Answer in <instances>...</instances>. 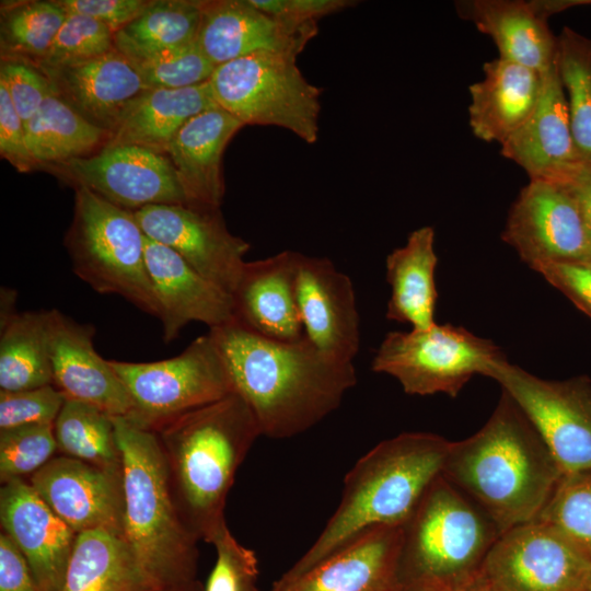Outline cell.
<instances>
[{
  "label": "cell",
  "mask_w": 591,
  "mask_h": 591,
  "mask_svg": "<svg viewBox=\"0 0 591 591\" xmlns=\"http://www.w3.org/2000/svg\"><path fill=\"white\" fill-rule=\"evenodd\" d=\"M209 333L233 392L251 408L262 436L285 439L306 431L338 408L357 383L354 363L328 358L305 335L275 340L234 320Z\"/></svg>",
  "instance_id": "obj_1"
},
{
  "label": "cell",
  "mask_w": 591,
  "mask_h": 591,
  "mask_svg": "<svg viewBox=\"0 0 591 591\" xmlns=\"http://www.w3.org/2000/svg\"><path fill=\"white\" fill-rule=\"evenodd\" d=\"M441 475L502 533L536 520L564 472L525 414L502 391L478 431L450 442Z\"/></svg>",
  "instance_id": "obj_2"
},
{
  "label": "cell",
  "mask_w": 591,
  "mask_h": 591,
  "mask_svg": "<svg viewBox=\"0 0 591 591\" xmlns=\"http://www.w3.org/2000/svg\"><path fill=\"white\" fill-rule=\"evenodd\" d=\"M178 515L198 541L212 543L227 526L224 508L239 466L262 436L235 392L183 414L155 431Z\"/></svg>",
  "instance_id": "obj_3"
},
{
  "label": "cell",
  "mask_w": 591,
  "mask_h": 591,
  "mask_svg": "<svg viewBox=\"0 0 591 591\" xmlns=\"http://www.w3.org/2000/svg\"><path fill=\"white\" fill-rule=\"evenodd\" d=\"M450 442L430 432H404L360 457L325 528L281 578L302 575L372 528L403 525L441 474Z\"/></svg>",
  "instance_id": "obj_4"
},
{
  "label": "cell",
  "mask_w": 591,
  "mask_h": 591,
  "mask_svg": "<svg viewBox=\"0 0 591 591\" xmlns=\"http://www.w3.org/2000/svg\"><path fill=\"white\" fill-rule=\"evenodd\" d=\"M123 455L125 540L148 589L196 579L198 540L183 524L157 434L113 417Z\"/></svg>",
  "instance_id": "obj_5"
},
{
  "label": "cell",
  "mask_w": 591,
  "mask_h": 591,
  "mask_svg": "<svg viewBox=\"0 0 591 591\" xmlns=\"http://www.w3.org/2000/svg\"><path fill=\"white\" fill-rule=\"evenodd\" d=\"M499 535L493 520L440 474L403 524L399 586L464 591Z\"/></svg>",
  "instance_id": "obj_6"
},
{
  "label": "cell",
  "mask_w": 591,
  "mask_h": 591,
  "mask_svg": "<svg viewBox=\"0 0 591 591\" xmlns=\"http://www.w3.org/2000/svg\"><path fill=\"white\" fill-rule=\"evenodd\" d=\"M146 235L135 212L85 187L74 188L65 245L74 274L102 294H116L152 316L159 305L147 271Z\"/></svg>",
  "instance_id": "obj_7"
},
{
  "label": "cell",
  "mask_w": 591,
  "mask_h": 591,
  "mask_svg": "<svg viewBox=\"0 0 591 591\" xmlns=\"http://www.w3.org/2000/svg\"><path fill=\"white\" fill-rule=\"evenodd\" d=\"M296 60L256 53L217 66L208 80L216 104L244 126H276L316 142L322 92Z\"/></svg>",
  "instance_id": "obj_8"
},
{
  "label": "cell",
  "mask_w": 591,
  "mask_h": 591,
  "mask_svg": "<svg viewBox=\"0 0 591 591\" xmlns=\"http://www.w3.org/2000/svg\"><path fill=\"white\" fill-rule=\"evenodd\" d=\"M503 360V352L490 339L461 326L436 323L386 334L371 367L396 379L407 394L456 397L474 375L489 378Z\"/></svg>",
  "instance_id": "obj_9"
},
{
  "label": "cell",
  "mask_w": 591,
  "mask_h": 591,
  "mask_svg": "<svg viewBox=\"0 0 591 591\" xmlns=\"http://www.w3.org/2000/svg\"><path fill=\"white\" fill-rule=\"evenodd\" d=\"M109 363L132 404L126 419L151 431L233 392L227 364L210 333L165 360Z\"/></svg>",
  "instance_id": "obj_10"
},
{
  "label": "cell",
  "mask_w": 591,
  "mask_h": 591,
  "mask_svg": "<svg viewBox=\"0 0 591 591\" xmlns=\"http://www.w3.org/2000/svg\"><path fill=\"white\" fill-rule=\"evenodd\" d=\"M521 408L564 474L591 468V380L538 378L507 359L490 373Z\"/></svg>",
  "instance_id": "obj_11"
},
{
  "label": "cell",
  "mask_w": 591,
  "mask_h": 591,
  "mask_svg": "<svg viewBox=\"0 0 591 591\" xmlns=\"http://www.w3.org/2000/svg\"><path fill=\"white\" fill-rule=\"evenodd\" d=\"M477 578L490 591H586L591 559L555 528L533 520L500 533Z\"/></svg>",
  "instance_id": "obj_12"
},
{
  "label": "cell",
  "mask_w": 591,
  "mask_h": 591,
  "mask_svg": "<svg viewBox=\"0 0 591 591\" xmlns=\"http://www.w3.org/2000/svg\"><path fill=\"white\" fill-rule=\"evenodd\" d=\"M502 240L533 270L547 264L591 263V236L568 185L530 181L509 210Z\"/></svg>",
  "instance_id": "obj_13"
},
{
  "label": "cell",
  "mask_w": 591,
  "mask_h": 591,
  "mask_svg": "<svg viewBox=\"0 0 591 591\" xmlns=\"http://www.w3.org/2000/svg\"><path fill=\"white\" fill-rule=\"evenodd\" d=\"M76 187H85L120 208L189 204L170 158L134 144L105 147L95 154L45 166Z\"/></svg>",
  "instance_id": "obj_14"
},
{
  "label": "cell",
  "mask_w": 591,
  "mask_h": 591,
  "mask_svg": "<svg viewBox=\"0 0 591 591\" xmlns=\"http://www.w3.org/2000/svg\"><path fill=\"white\" fill-rule=\"evenodd\" d=\"M135 217L147 237L173 250L206 279L232 294L250 244L229 231L219 208L150 205L135 211Z\"/></svg>",
  "instance_id": "obj_15"
},
{
  "label": "cell",
  "mask_w": 591,
  "mask_h": 591,
  "mask_svg": "<svg viewBox=\"0 0 591 591\" xmlns=\"http://www.w3.org/2000/svg\"><path fill=\"white\" fill-rule=\"evenodd\" d=\"M28 479L77 534L103 529L125 537L123 468H104L58 454Z\"/></svg>",
  "instance_id": "obj_16"
},
{
  "label": "cell",
  "mask_w": 591,
  "mask_h": 591,
  "mask_svg": "<svg viewBox=\"0 0 591 591\" xmlns=\"http://www.w3.org/2000/svg\"><path fill=\"white\" fill-rule=\"evenodd\" d=\"M317 31L316 22L274 16L250 0H211L201 1L196 42L217 67L256 53L297 57Z\"/></svg>",
  "instance_id": "obj_17"
},
{
  "label": "cell",
  "mask_w": 591,
  "mask_h": 591,
  "mask_svg": "<svg viewBox=\"0 0 591 591\" xmlns=\"http://www.w3.org/2000/svg\"><path fill=\"white\" fill-rule=\"evenodd\" d=\"M296 299L305 337L328 358L354 363L360 328L350 278L328 258L300 253Z\"/></svg>",
  "instance_id": "obj_18"
},
{
  "label": "cell",
  "mask_w": 591,
  "mask_h": 591,
  "mask_svg": "<svg viewBox=\"0 0 591 591\" xmlns=\"http://www.w3.org/2000/svg\"><path fill=\"white\" fill-rule=\"evenodd\" d=\"M501 154L519 164L530 181L567 185L589 167L573 138L556 62L544 73L536 108L525 124L501 144Z\"/></svg>",
  "instance_id": "obj_19"
},
{
  "label": "cell",
  "mask_w": 591,
  "mask_h": 591,
  "mask_svg": "<svg viewBox=\"0 0 591 591\" xmlns=\"http://www.w3.org/2000/svg\"><path fill=\"white\" fill-rule=\"evenodd\" d=\"M0 522L24 555L37 591H58L78 534L21 478L1 486Z\"/></svg>",
  "instance_id": "obj_20"
},
{
  "label": "cell",
  "mask_w": 591,
  "mask_h": 591,
  "mask_svg": "<svg viewBox=\"0 0 591 591\" xmlns=\"http://www.w3.org/2000/svg\"><path fill=\"white\" fill-rule=\"evenodd\" d=\"M94 328L58 310H49L53 385L66 399L92 405L112 417L127 418L132 404L123 382L95 350Z\"/></svg>",
  "instance_id": "obj_21"
},
{
  "label": "cell",
  "mask_w": 591,
  "mask_h": 591,
  "mask_svg": "<svg viewBox=\"0 0 591 591\" xmlns=\"http://www.w3.org/2000/svg\"><path fill=\"white\" fill-rule=\"evenodd\" d=\"M144 256L164 341L174 340L192 322L204 323L211 329L234 320L232 297L173 250L146 236Z\"/></svg>",
  "instance_id": "obj_22"
},
{
  "label": "cell",
  "mask_w": 591,
  "mask_h": 591,
  "mask_svg": "<svg viewBox=\"0 0 591 591\" xmlns=\"http://www.w3.org/2000/svg\"><path fill=\"white\" fill-rule=\"evenodd\" d=\"M403 525L372 528L310 570L270 591H397Z\"/></svg>",
  "instance_id": "obj_23"
},
{
  "label": "cell",
  "mask_w": 591,
  "mask_h": 591,
  "mask_svg": "<svg viewBox=\"0 0 591 591\" xmlns=\"http://www.w3.org/2000/svg\"><path fill=\"white\" fill-rule=\"evenodd\" d=\"M38 69L59 99L111 134L130 102L150 89L116 48L85 61Z\"/></svg>",
  "instance_id": "obj_24"
},
{
  "label": "cell",
  "mask_w": 591,
  "mask_h": 591,
  "mask_svg": "<svg viewBox=\"0 0 591 591\" xmlns=\"http://www.w3.org/2000/svg\"><path fill=\"white\" fill-rule=\"evenodd\" d=\"M299 255L288 250L245 263L231 294L235 322L275 340L304 336L296 299Z\"/></svg>",
  "instance_id": "obj_25"
},
{
  "label": "cell",
  "mask_w": 591,
  "mask_h": 591,
  "mask_svg": "<svg viewBox=\"0 0 591 591\" xmlns=\"http://www.w3.org/2000/svg\"><path fill=\"white\" fill-rule=\"evenodd\" d=\"M457 14L488 35L499 58L542 73L556 62L557 37L547 20L551 1L468 0L455 2Z\"/></svg>",
  "instance_id": "obj_26"
},
{
  "label": "cell",
  "mask_w": 591,
  "mask_h": 591,
  "mask_svg": "<svg viewBox=\"0 0 591 591\" xmlns=\"http://www.w3.org/2000/svg\"><path fill=\"white\" fill-rule=\"evenodd\" d=\"M244 125L219 106L190 118L166 149L187 200L220 208L224 196L222 155Z\"/></svg>",
  "instance_id": "obj_27"
},
{
  "label": "cell",
  "mask_w": 591,
  "mask_h": 591,
  "mask_svg": "<svg viewBox=\"0 0 591 591\" xmlns=\"http://www.w3.org/2000/svg\"><path fill=\"white\" fill-rule=\"evenodd\" d=\"M544 73L499 57L486 62L483 80L470 85L473 134L487 142L508 140L536 108Z\"/></svg>",
  "instance_id": "obj_28"
},
{
  "label": "cell",
  "mask_w": 591,
  "mask_h": 591,
  "mask_svg": "<svg viewBox=\"0 0 591 591\" xmlns=\"http://www.w3.org/2000/svg\"><path fill=\"white\" fill-rule=\"evenodd\" d=\"M215 106L208 81L179 89H149L126 107L105 147L134 144L166 154L177 131Z\"/></svg>",
  "instance_id": "obj_29"
},
{
  "label": "cell",
  "mask_w": 591,
  "mask_h": 591,
  "mask_svg": "<svg viewBox=\"0 0 591 591\" xmlns=\"http://www.w3.org/2000/svg\"><path fill=\"white\" fill-rule=\"evenodd\" d=\"M438 256L434 231L422 227L413 231L404 246L386 257V280L391 288L386 317L414 329L433 326L438 291L434 273Z\"/></svg>",
  "instance_id": "obj_30"
},
{
  "label": "cell",
  "mask_w": 591,
  "mask_h": 591,
  "mask_svg": "<svg viewBox=\"0 0 591 591\" xmlns=\"http://www.w3.org/2000/svg\"><path fill=\"white\" fill-rule=\"evenodd\" d=\"M125 537L108 530L79 533L58 591H148Z\"/></svg>",
  "instance_id": "obj_31"
},
{
  "label": "cell",
  "mask_w": 591,
  "mask_h": 591,
  "mask_svg": "<svg viewBox=\"0 0 591 591\" xmlns=\"http://www.w3.org/2000/svg\"><path fill=\"white\" fill-rule=\"evenodd\" d=\"M25 135L28 151L38 166L95 154L112 136L89 123L55 93L25 123Z\"/></svg>",
  "instance_id": "obj_32"
},
{
  "label": "cell",
  "mask_w": 591,
  "mask_h": 591,
  "mask_svg": "<svg viewBox=\"0 0 591 591\" xmlns=\"http://www.w3.org/2000/svg\"><path fill=\"white\" fill-rule=\"evenodd\" d=\"M0 328V390L15 392L53 384L49 310L16 313Z\"/></svg>",
  "instance_id": "obj_33"
},
{
  "label": "cell",
  "mask_w": 591,
  "mask_h": 591,
  "mask_svg": "<svg viewBox=\"0 0 591 591\" xmlns=\"http://www.w3.org/2000/svg\"><path fill=\"white\" fill-rule=\"evenodd\" d=\"M54 431L60 454L104 468H123L113 417L99 408L66 399Z\"/></svg>",
  "instance_id": "obj_34"
},
{
  "label": "cell",
  "mask_w": 591,
  "mask_h": 591,
  "mask_svg": "<svg viewBox=\"0 0 591 591\" xmlns=\"http://www.w3.org/2000/svg\"><path fill=\"white\" fill-rule=\"evenodd\" d=\"M1 58L32 65L48 51L67 12L56 0L11 1L1 4Z\"/></svg>",
  "instance_id": "obj_35"
},
{
  "label": "cell",
  "mask_w": 591,
  "mask_h": 591,
  "mask_svg": "<svg viewBox=\"0 0 591 591\" xmlns=\"http://www.w3.org/2000/svg\"><path fill=\"white\" fill-rule=\"evenodd\" d=\"M556 66L577 148L591 169V38L564 27L557 36Z\"/></svg>",
  "instance_id": "obj_36"
},
{
  "label": "cell",
  "mask_w": 591,
  "mask_h": 591,
  "mask_svg": "<svg viewBox=\"0 0 591 591\" xmlns=\"http://www.w3.org/2000/svg\"><path fill=\"white\" fill-rule=\"evenodd\" d=\"M200 21L199 0H150L141 14L115 33V44L143 49L187 45L197 40Z\"/></svg>",
  "instance_id": "obj_37"
},
{
  "label": "cell",
  "mask_w": 591,
  "mask_h": 591,
  "mask_svg": "<svg viewBox=\"0 0 591 591\" xmlns=\"http://www.w3.org/2000/svg\"><path fill=\"white\" fill-rule=\"evenodd\" d=\"M150 89H179L207 82L216 66L197 42L162 49L115 44Z\"/></svg>",
  "instance_id": "obj_38"
},
{
  "label": "cell",
  "mask_w": 591,
  "mask_h": 591,
  "mask_svg": "<svg viewBox=\"0 0 591 591\" xmlns=\"http://www.w3.org/2000/svg\"><path fill=\"white\" fill-rule=\"evenodd\" d=\"M536 520L555 528L591 559V468L564 474Z\"/></svg>",
  "instance_id": "obj_39"
},
{
  "label": "cell",
  "mask_w": 591,
  "mask_h": 591,
  "mask_svg": "<svg viewBox=\"0 0 591 591\" xmlns=\"http://www.w3.org/2000/svg\"><path fill=\"white\" fill-rule=\"evenodd\" d=\"M58 452L54 424L0 430V480L24 479L45 466Z\"/></svg>",
  "instance_id": "obj_40"
},
{
  "label": "cell",
  "mask_w": 591,
  "mask_h": 591,
  "mask_svg": "<svg viewBox=\"0 0 591 591\" xmlns=\"http://www.w3.org/2000/svg\"><path fill=\"white\" fill-rule=\"evenodd\" d=\"M115 49V34L85 15L67 13L46 55L34 66L58 67L85 61Z\"/></svg>",
  "instance_id": "obj_41"
},
{
  "label": "cell",
  "mask_w": 591,
  "mask_h": 591,
  "mask_svg": "<svg viewBox=\"0 0 591 591\" xmlns=\"http://www.w3.org/2000/svg\"><path fill=\"white\" fill-rule=\"evenodd\" d=\"M217 551L216 565L205 591H257V558L224 526L211 543Z\"/></svg>",
  "instance_id": "obj_42"
},
{
  "label": "cell",
  "mask_w": 591,
  "mask_h": 591,
  "mask_svg": "<svg viewBox=\"0 0 591 591\" xmlns=\"http://www.w3.org/2000/svg\"><path fill=\"white\" fill-rule=\"evenodd\" d=\"M65 401L53 384L15 392L0 390V430L55 424Z\"/></svg>",
  "instance_id": "obj_43"
},
{
  "label": "cell",
  "mask_w": 591,
  "mask_h": 591,
  "mask_svg": "<svg viewBox=\"0 0 591 591\" xmlns=\"http://www.w3.org/2000/svg\"><path fill=\"white\" fill-rule=\"evenodd\" d=\"M0 82L22 120L26 123L54 93L48 78L34 65L14 58H1Z\"/></svg>",
  "instance_id": "obj_44"
},
{
  "label": "cell",
  "mask_w": 591,
  "mask_h": 591,
  "mask_svg": "<svg viewBox=\"0 0 591 591\" xmlns=\"http://www.w3.org/2000/svg\"><path fill=\"white\" fill-rule=\"evenodd\" d=\"M0 155L22 173L39 167L26 144L25 123L16 113L2 82H0Z\"/></svg>",
  "instance_id": "obj_45"
},
{
  "label": "cell",
  "mask_w": 591,
  "mask_h": 591,
  "mask_svg": "<svg viewBox=\"0 0 591 591\" xmlns=\"http://www.w3.org/2000/svg\"><path fill=\"white\" fill-rule=\"evenodd\" d=\"M535 271L591 318V263L547 264Z\"/></svg>",
  "instance_id": "obj_46"
},
{
  "label": "cell",
  "mask_w": 591,
  "mask_h": 591,
  "mask_svg": "<svg viewBox=\"0 0 591 591\" xmlns=\"http://www.w3.org/2000/svg\"><path fill=\"white\" fill-rule=\"evenodd\" d=\"M67 12L89 16L106 25L114 34L135 20L150 0H56Z\"/></svg>",
  "instance_id": "obj_47"
},
{
  "label": "cell",
  "mask_w": 591,
  "mask_h": 591,
  "mask_svg": "<svg viewBox=\"0 0 591 591\" xmlns=\"http://www.w3.org/2000/svg\"><path fill=\"white\" fill-rule=\"evenodd\" d=\"M250 2L265 13L297 22H317L325 15L356 4L350 0H250Z\"/></svg>",
  "instance_id": "obj_48"
},
{
  "label": "cell",
  "mask_w": 591,
  "mask_h": 591,
  "mask_svg": "<svg viewBox=\"0 0 591 591\" xmlns=\"http://www.w3.org/2000/svg\"><path fill=\"white\" fill-rule=\"evenodd\" d=\"M0 591H37L24 555L3 532L0 534Z\"/></svg>",
  "instance_id": "obj_49"
},
{
  "label": "cell",
  "mask_w": 591,
  "mask_h": 591,
  "mask_svg": "<svg viewBox=\"0 0 591 591\" xmlns=\"http://www.w3.org/2000/svg\"><path fill=\"white\" fill-rule=\"evenodd\" d=\"M576 195L591 236V169H586L573 182L567 184Z\"/></svg>",
  "instance_id": "obj_50"
},
{
  "label": "cell",
  "mask_w": 591,
  "mask_h": 591,
  "mask_svg": "<svg viewBox=\"0 0 591 591\" xmlns=\"http://www.w3.org/2000/svg\"><path fill=\"white\" fill-rule=\"evenodd\" d=\"M15 298L16 293L12 289L5 287L1 288L0 325L18 313L15 311Z\"/></svg>",
  "instance_id": "obj_51"
},
{
  "label": "cell",
  "mask_w": 591,
  "mask_h": 591,
  "mask_svg": "<svg viewBox=\"0 0 591 591\" xmlns=\"http://www.w3.org/2000/svg\"><path fill=\"white\" fill-rule=\"evenodd\" d=\"M148 591H205V587H202L201 583L197 579H195L189 582L161 589H152Z\"/></svg>",
  "instance_id": "obj_52"
},
{
  "label": "cell",
  "mask_w": 591,
  "mask_h": 591,
  "mask_svg": "<svg viewBox=\"0 0 591 591\" xmlns=\"http://www.w3.org/2000/svg\"><path fill=\"white\" fill-rule=\"evenodd\" d=\"M397 591H447L420 586H399Z\"/></svg>",
  "instance_id": "obj_53"
},
{
  "label": "cell",
  "mask_w": 591,
  "mask_h": 591,
  "mask_svg": "<svg viewBox=\"0 0 591 591\" xmlns=\"http://www.w3.org/2000/svg\"><path fill=\"white\" fill-rule=\"evenodd\" d=\"M464 591H490L478 578L472 582Z\"/></svg>",
  "instance_id": "obj_54"
},
{
  "label": "cell",
  "mask_w": 591,
  "mask_h": 591,
  "mask_svg": "<svg viewBox=\"0 0 591 591\" xmlns=\"http://www.w3.org/2000/svg\"><path fill=\"white\" fill-rule=\"evenodd\" d=\"M586 591H591V581H590L589 586L587 587Z\"/></svg>",
  "instance_id": "obj_55"
}]
</instances>
